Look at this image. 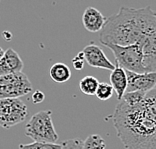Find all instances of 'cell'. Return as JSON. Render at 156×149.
Segmentation results:
<instances>
[{
  "label": "cell",
  "instance_id": "1",
  "mask_svg": "<svg viewBox=\"0 0 156 149\" xmlns=\"http://www.w3.org/2000/svg\"><path fill=\"white\" fill-rule=\"evenodd\" d=\"M99 40L105 46L139 43L146 57H156V12L149 6L140 9L122 6L107 18Z\"/></svg>",
  "mask_w": 156,
  "mask_h": 149
},
{
  "label": "cell",
  "instance_id": "2",
  "mask_svg": "<svg viewBox=\"0 0 156 149\" xmlns=\"http://www.w3.org/2000/svg\"><path fill=\"white\" fill-rule=\"evenodd\" d=\"M112 121L117 136L127 149H156V121L145 110L143 102L129 106L120 100Z\"/></svg>",
  "mask_w": 156,
  "mask_h": 149
},
{
  "label": "cell",
  "instance_id": "3",
  "mask_svg": "<svg viewBox=\"0 0 156 149\" xmlns=\"http://www.w3.org/2000/svg\"><path fill=\"white\" fill-rule=\"evenodd\" d=\"M51 116V110H42L34 114L25 126V135L37 142L56 143L58 134Z\"/></svg>",
  "mask_w": 156,
  "mask_h": 149
},
{
  "label": "cell",
  "instance_id": "4",
  "mask_svg": "<svg viewBox=\"0 0 156 149\" xmlns=\"http://www.w3.org/2000/svg\"><path fill=\"white\" fill-rule=\"evenodd\" d=\"M107 47L114 54L116 64L118 66L136 73L147 72L144 63V52L141 44L135 43L126 46L109 44Z\"/></svg>",
  "mask_w": 156,
  "mask_h": 149
},
{
  "label": "cell",
  "instance_id": "5",
  "mask_svg": "<svg viewBox=\"0 0 156 149\" xmlns=\"http://www.w3.org/2000/svg\"><path fill=\"white\" fill-rule=\"evenodd\" d=\"M31 91L32 84L22 71L0 76V99L20 98Z\"/></svg>",
  "mask_w": 156,
  "mask_h": 149
},
{
  "label": "cell",
  "instance_id": "6",
  "mask_svg": "<svg viewBox=\"0 0 156 149\" xmlns=\"http://www.w3.org/2000/svg\"><path fill=\"white\" fill-rule=\"evenodd\" d=\"M27 105L20 98L0 99V126L5 129L23 122L27 117Z\"/></svg>",
  "mask_w": 156,
  "mask_h": 149
},
{
  "label": "cell",
  "instance_id": "7",
  "mask_svg": "<svg viewBox=\"0 0 156 149\" xmlns=\"http://www.w3.org/2000/svg\"><path fill=\"white\" fill-rule=\"evenodd\" d=\"M82 51L84 53L85 60L88 63V65H90L91 67L111 70V71L116 67L110 60L106 57L104 51L96 44L91 43L85 46Z\"/></svg>",
  "mask_w": 156,
  "mask_h": 149
},
{
  "label": "cell",
  "instance_id": "8",
  "mask_svg": "<svg viewBox=\"0 0 156 149\" xmlns=\"http://www.w3.org/2000/svg\"><path fill=\"white\" fill-rule=\"evenodd\" d=\"M128 80L129 91L139 90L148 92L156 86V72L136 73L129 70H125Z\"/></svg>",
  "mask_w": 156,
  "mask_h": 149
},
{
  "label": "cell",
  "instance_id": "9",
  "mask_svg": "<svg viewBox=\"0 0 156 149\" xmlns=\"http://www.w3.org/2000/svg\"><path fill=\"white\" fill-rule=\"evenodd\" d=\"M23 61L19 54L12 48H8L0 58V76L10 73L21 72L23 69Z\"/></svg>",
  "mask_w": 156,
  "mask_h": 149
},
{
  "label": "cell",
  "instance_id": "10",
  "mask_svg": "<svg viewBox=\"0 0 156 149\" xmlns=\"http://www.w3.org/2000/svg\"><path fill=\"white\" fill-rule=\"evenodd\" d=\"M107 18L98 9L87 7L82 15V23L85 29L89 32H98L104 27Z\"/></svg>",
  "mask_w": 156,
  "mask_h": 149
},
{
  "label": "cell",
  "instance_id": "11",
  "mask_svg": "<svg viewBox=\"0 0 156 149\" xmlns=\"http://www.w3.org/2000/svg\"><path fill=\"white\" fill-rule=\"evenodd\" d=\"M110 84L114 88V91L117 94V98L120 101L125 94L128 88V80H127V74L125 69L118 65L111 71L110 74Z\"/></svg>",
  "mask_w": 156,
  "mask_h": 149
},
{
  "label": "cell",
  "instance_id": "12",
  "mask_svg": "<svg viewBox=\"0 0 156 149\" xmlns=\"http://www.w3.org/2000/svg\"><path fill=\"white\" fill-rule=\"evenodd\" d=\"M48 74L54 82L64 83L71 77V70L65 63L57 62L49 68Z\"/></svg>",
  "mask_w": 156,
  "mask_h": 149
},
{
  "label": "cell",
  "instance_id": "13",
  "mask_svg": "<svg viewBox=\"0 0 156 149\" xmlns=\"http://www.w3.org/2000/svg\"><path fill=\"white\" fill-rule=\"evenodd\" d=\"M99 86V81L94 76L88 75L83 77L79 82V89L84 95L93 96L96 94L97 88Z\"/></svg>",
  "mask_w": 156,
  "mask_h": 149
},
{
  "label": "cell",
  "instance_id": "14",
  "mask_svg": "<svg viewBox=\"0 0 156 149\" xmlns=\"http://www.w3.org/2000/svg\"><path fill=\"white\" fill-rule=\"evenodd\" d=\"M143 106L148 114L156 121V88L146 92L143 100Z\"/></svg>",
  "mask_w": 156,
  "mask_h": 149
},
{
  "label": "cell",
  "instance_id": "15",
  "mask_svg": "<svg viewBox=\"0 0 156 149\" xmlns=\"http://www.w3.org/2000/svg\"><path fill=\"white\" fill-rule=\"evenodd\" d=\"M146 92L139 91V90H133V91H127L123 95L121 100H123L125 103H127L129 106H135L140 103H142Z\"/></svg>",
  "mask_w": 156,
  "mask_h": 149
},
{
  "label": "cell",
  "instance_id": "16",
  "mask_svg": "<svg viewBox=\"0 0 156 149\" xmlns=\"http://www.w3.org/2000/svg\"><path fill=\"white\" fill-rule=\"evenodd\" d=\"M105 140L98 134H91L83 142V149H105Z\"/></svg>",
  "mask_w": 156,
  "mask_h": 149
},
{
  "label": "cell",
  "instance_id": "17",
  "mask_svg": "<svg viewBox=\"0 0 156 149\" xmlns=\"http://www.w3.org/2000/svg\"><path fill=\"white\" fill-rule=\"evenodd\" d=\"M113 93H114V88H113L111 84L106 83V82H101V83H99V86L97 88L95 96H96L99 100L106 101L113 96Z\"/></svg>",
  "mask_w": 156,
  "mask_h": 149
},
{
  "label": "cell",
  "instance_id": "18",
  "mask_svg": "<svg viewBox=\"0 0 156 149\" xmlns=\"http://www.w3.org/2000/svg\"><path fill=\"white\" fill-rule=\"evenodd\" d=\"M62 145L57 143H49V142H37L33 141L29 144H20L19 149H61Z\"/></svg>",
  "mask_w": 156,
  "mask_h": 149
},
{
  "label": "cell",
  "instance_id": "19",
  "mask_svg": "<svg viewBox=\"0 0 156 149\" xmlns=\"http://www.w3.org/2000/svg\"><path fill=\"white\" fill-rule=\"evenodd\" d=\"M83 140L79 138H73V139H67L62 142L61 149H83Z\"/></svg>",
  "mask_w": 156,
  "mask_h": 149
},
{
  "label": "cell",
  "instance_id": "20",
  "mask_svg": "<svg viewBox=\"0 0 156 149\" xmlns=\"http://www.w3.org/2000/svg\"><path fill=\"white\" fill-rule=\"evenodd\" d=\"M84 61H86V60H85L83 51H81L72 59V65L74 67V69L77 70V71L82 70L84 67Z\"/></svg>",
  "mask_w": 156,
  "mask_h": 149
},
{
  "label": "cell",
  "instance_id": "21",
  "mask_svg": "<svg viewBox=\"0 0 156 149\" xmlns=\"http://www.w3.org/2000/svg\"><path fill=\"white\" fill-rule=\"evenodd\" d=\"M31 99H32L33 103L39 104V103H41V102H43V100L45 99V94L40 90H35L33 92L32 98H31Z\"/></svg>",
  "mask_w": 156,
  "mask_h": 149
},
{
  "label": "cell",
  "instance_id": "22",
  "mask_svg": "<svg viewBox=\"0 0 156 149\" xmlns=\"http://www.w3.org/2000/svg\"><path fill=\"white\" fill-rule=\"evenodd\" d=\"M4 50H3V49L1 48V47H0V58H1L2 57V56H3V54H4Z\"/></svg>",
  "mask_w": 156,
  "mask_h": 149
},
{
  "label": "cell",
  "instance_id": "23",
  "mask_svg": "<svg viewBox=\"0 0 156 149\" xmlns=\"http://www.w3.org/2000/svg\"><path fill=\"white\" fill-rule=\"evenodd\" d=\"M0 2H1V0H0Z\"/></svg>",
  "mask_w": 156,
  "mask_h": 149
},
{
  "label": "cell",
  "instance_id": "24",
  "mask_svg": "<svg viewBox=\"0 0 156 149\" xmlns=\"http://www.w3.org/2000/svg\"><path fill=\"white\" fill-rule=\"evenodd\" d=\"M155 88H156V86H155Z\"/></svg>",
  "mask_w": 156,
  "mask_h": 149
}]
</instances>
